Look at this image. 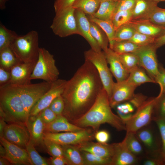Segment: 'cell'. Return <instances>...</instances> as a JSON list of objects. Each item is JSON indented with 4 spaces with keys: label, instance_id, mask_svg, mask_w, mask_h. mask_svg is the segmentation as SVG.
I'll use <instances>...</instances> for the list:
<instances>
[{
    "label": "cell",
    "instance_id": "6125c7cd",
    "mask_svg": "<svg viewBox=\"0 0 165 165\" xmlns=\"http://www.w3.org/2000/svg\"><path fill=\"white\" fill-rule=\"evenodd\" d=\"M100 2H101L103 1H117L118 0H98Z\"/></svg>",
    "mask_w": 165,
    "mask_h": 165
},
{
    "label": "cell",
    "instance_id": "5bb4252c",
    "mask_svg": "<svg viewBox=\"0 0 165 165\" xmlns=\"http://www.w3.org/2000/svg\"><path fill=\"white\" fill-rule=\"evenodd\" d=\"M136 87L127 79L114 82L109 99L112 108L116 106L123 102L131 99L134 95V90Z\"/></svg>",
    "mask_w": 165,
    "mask_h": 165
},
{
    "label": "cell",
    "instance_id": "11a10c76",
    "mask_svg": "<svg viewBox=\"0 0 165 165\" xmlns=\"http://www.w3.org/2000/svg\"><path fill=\"white\" fill-rule=\"evenodd\" d=\"M154 44L157 49L165 45V31L155 38Z\"/></svg>",
    "mask_w": 165,
    "mask_h": 165
},
{
    "label": "cell",
    "instance_id": "9c48e42d",
    "mask_svg": "<svg viewBox=\"0 0 165 165\" xmlns=\"http://www.w3.org/2000/svg\"><path fill=\"white\" fill-rule=\"evenodd\" d=\"M52 83L45 81L23 85H12L16 88L21 99L28 118L33 106L49 89Z\"/></svg>",
    "mask_w": 165,
    "mask_h": 165
},
{
    "label": "cell",
    "instance_id": "d6a6232c",
    "mask_svg": "<svg viewBox=\"0 0 165 165\" xmlns=\"http://www.w3.org/2000/svg\"><path fill=\"white\" fill-rule=\"evenodd\" d=\"M17 34L14 31L7 28L0 24V50L10 46L11 44Z\"/></svg>",
    "mask_w": 165,
    "mask_h": 165
},
{
    "label": "cell",
    "instance_id": "6da1fadb",
    "mask_svg": "<svg viewBox=\"0 0 165 165\" xmlns=\"http://www.w3.org/2000/svg\"><path fill=\"white\" fill-rule=\"evenodd\" d=\"M103 87L96 68L85 60L67 81L61 95L64 105L62 115L71 123L81 117L93 105Z\"/></svg>",
    "mask_w": 165,
    "mask_h": 165
},
{
    "label": "cell",
    "instance_id": "9f6ffc18",
    "mask_svg": "<svg viewBox=\"0 0 165 165\" xmlns=\"http://www.w3.org/2000/svg\"><path fill=\"white\" fill-rule=\"evenodd\" d=\"M163 160L155 159H148L144 161V165H158L163 164Z\"/></svg>",
    "mask_w": 165,
    "mask_h": 165
},
{
    "label": "cell",
    "instance_id": "603a6c76",
    "mask_svg": "<svg viewBox=\"0 0 165 165\" xmlns=\"http://www.w3.org/2000/svg\"><path fill=\"white\" fill-rule=\"evenodd\" d=\"M158 3L154 0H136L131 20L149 19Z\"/></svg>",
    "mask_w": 165,
    "mask_h": 165
},
{
    "label": "cell",
    "instance_id": "f5cc1de1",
    "mask_svg": "<svg viewBox=\"0 0 165 165\" xmlns=\"http://www.w3.org/2000/svg\"><path fill=\"white\" fill-rule=\"evenodd\" d=\"M11 77L10 72L0 67V86L9 84Z\"/></svg>",
    "mask_w": 165,
    "mask_h": 165
},
{
    "label": "cell",
    "instance_id": "7dc6e473",
    "mask_svg": "<svg viewBox=\"0 0 165 165\" xmlns=\"http://www.w3.org/2000/svg\"><path fill=\"white\" fill-rule=\"evenodd\" d=\"M136 2V0H118L114 14L120 11L133 9Z\"/></svg>",
    "mask_w": 165,
    "mask_h": 165
},
{
    "label": "cell",
    "instance_id": "9a60e30c",
    "mask_svg": "<svg viewBox=\"0 0 165 165\" xmlns=\"http://www.w3.org/2000/svg\"><path fill=\"white\" fill-rule=\"evenodd\" d=\"M0 143L6 150L4 157L15 165H32L28 153L25 149L21 148L6 140L0 138Z\"/></svg>",
    "mask_w": 165,
    "mask_h": 165
},
{
    "label": "cell",
    "instance_id": "8fae6325",
    "mask_svg": "<svg viewBox=\"0 0 165 165\" xmlns=\"http://www.w3.org/2000/svg\"><path fill=\"white\" fill-rule=\"evenodd\" d=\"M157 49L153 43L140 46L135 51L132 52L138 57L139 66L145 69L150 77L154 80L159 73Z\"/></svg>",
    "mask_w": 165,
    "mask_h": 165
},
{
    "label": "cell",
    "instance_id": "db71d44e",
    "mask_svg": "<svg viewBox=\"0 0 165 165\" xmlns=\"http://www.w3.org/2000/svg\"><path fill=\"white\" fill-rule=\"evenodd\" d=\"M48 160L50 165H69L68 161L64 156H52Z\"/></svg>",
    "mask_w": 165,
    "mask_h": 165
},
{
    "label": "cell",
    "instance_id": "7a4b0ae2",
    "mask_svg": "<svg viewBox=\"0 0 165 165\" xmlns=\"http://www.w3.org/2000/svg\"><path fill=\"white\" fill-rule=\"evenodd\" d=\"M108 95L102 87L90 109L82 116L71 123L82 128H91L95 131L100 126L107 123L120 131L126 130L124 123L112 111Z\"/></svg>",
    "mask_w": 165,
    "mask_h": 165
},
{
    "label": "cell",
    "instance_id": "d4e9b609",
    "mask_svg": "<svg viewBox=\"0 0 165 165\" xmlns=\"http://www.w3.org/2000/svg\"><path fill=\"white\" fill-rule=\"evenodd\" d=\"M69 165H84L81 151L74 145H61Z\"/></svg>",
    "mask_w": 165,
    "mask_h": 165
},
{
    "label": "cell",
    "instance_id": "94428289",
    "mask_svg": "<svg viewBox=\"0 0 165 165\" xmlns=\"http://www.w3.org/2000/svg\"><path fill=\"white\" fill-rule=\"evenodd\" d=\"M8 0H0V9L2 10L6 8V4Z\"/></svg>",
    "mask_w": 165,
    "mask_h": 165
},
{
    "label": "cell",
    "instance_id": "816d5d0a",
    "mask_svg": "<svg viewBox=\"0 0 165 165\" xmlns=\"http://www.w3.org/2000/svg\"><path fill=\"white\" fill-rule=\"evenodd\" d=\"M110 134L105 130L97 131L94 134V138L97 141L103 144L107 143L110 138Z\"/></svg>",
    "mask_w": 165,
    "mask_h": 165
},
{
    "label": "cell",
    "instance_id": "be15d7a7",
    "mask_svg": "<svg viewBox=\"0 0 165 165\" xmlns=\"http://www.w3.org/2000/svg\"><path fill=\"white\" fill-rule=\"evenodd\" d=\"M155 1L158 2H162V1H165V0H154Z\"/></svg>",
    "mask_w": 165,
    "mask_h": 165
},
{
    "label": "cell",
    "instance_id": "681fc988",
    "mask_svg": "<svg viewBox=\"0 0 165 165\" xmlns=\"http://www.w3.org/2000/svg\"><path fill=\"white\" fill-rule=\"evenodd\" d=\"M156 100L154 109L156 110L157 116L154 117L165 118V94Z\"/></svg>",
    "mask_w": 165,
    "mask_h": 165
},
{
    "label": "cell",
    "instance_id": "74e56055",
    "mask_svg": "<svg viewBox=\"0 0 165 165\" xmlns=\"http://www.w3.org/2000/svg\"><path fill=\"white\" fill-rule=\"evenodd\" d=\"M118 55L122 64L129 73L139 66L138 57L134 53H127Z\"/></svg>",
    "mask_w": 165,
    "mask_h": 165
},
{
    "label": "cell",
    "instance_id": "c3c4849f",
    "mask_svg": "<svg viewBox=\"0 0 165 165\" xmlns=\"http://www.w3.org/2000/svg\"><path fill=\"white\" fill-rule=\"evenodd\" d=\"M39 113L45 124L51 122L57 116L49 107L43 110Z\"/></svg>",
    "mask_w": 165,
    "mask_h": 165
},
{
    "label": "cell",
    "instance_id": "f6af8a7d",
    "mask_svg": "<svg viewBox=\"0 0 165 165\" xmlns=\"http://www.w3.org/2000/svg\"><path fill=\"white\" fill-rule=\"evenodd\" d=\"M155 80L160 87V93L156 97V99H158L165 94V69L161 65H159V73Z\"/></svg>",
    "mask_w": 165,
    "mask_h": 165
},
{
    "label": "cell",
    "instance_id": "cb8c5ba5",
    "mask_svg": "<svg viewBox=\"0 0 165 165\" xmlns=\"http://www.w3.org/2000/svg\"><path fill=\"white\" fill-rule=\"evenodd\" d=\"M84 129L74 125L63 116L61 115L57 116L51 122L45 124V132L52 133L76 132Z\"/></svg>",
    "mask_w": 165,
    "mask_h": 165
},
{
    "label": "cell",
    "instance_id": "2e32d148",
    "mask_svg": "<svg viewBox=\"0 0 165 165\" xmlns=\"http://www.w3.org/2000/svg\"><path fill=\"white\" fill-rule=\"evenodd\" d=\"M112 145L113 153L110 165H132L137 163L136 156L129 149L124 139Z\"/></svg>",
    "mask_w": 165,
    "mask_h": 165
},
{
    "label": "cell",
    "instance_id": "d590c367",
    "mask_svg": "<svg viewBox=\"0 0 165 165\" xmlns=\"http://www.w3.org/2000/svg\"><path fill=\"white\" fill-rule=\"evenodd\" d=\"M140 46L128 40L114 42L111 48L118 54L135 51Z\"/></svg>",
    "mask_w": 165,
    "mask_h": 165
},
{
    "label": "cell",
    "instance_id": "f907efd6",
    "mask_svg": "<svg viewBox=\"0 0 165 165\" xmlns=\"http://www.w3.org/2000/svg\"><path fill=\"white\" fill-rule=\"evenodd\" d=\"M76 0H55L54 8L55 13L69 7L72 6Z\"/></svg>",
    "mask_w": 165,
    "mask_h": 165
},
{
    "label": "cell",
    "instance_id": "83f0119b",
    "mask_svg": "<svg viewBox=\"0 0 165 165\" xmlns=\"http://www.w3.org/2000/svg\"><path fill=\"white\" fill-rule=\"evenodd\" d=\"M90 29L91 35L101 50L105 51L109 43L108 37L105 31L98 24L90 21Z\"/></svg>",
    "mask_w": 165,
    "mask_h": 165
},
{
    "label": "cell",
    "instance_id": "3957f363",
    "mask_svg": "<svg viewBox=\"0 0 165 165\" xmlns=\"http://www.w3.org/2000/svg\"><path fill=\"white\" fill-rule=\"evenodd\" d=\"M0 107L6 115L5 121L27 126L28 119L21 99L10 84L0 86Z\"/></svg>",
    "mask_w": 165,
    "mask_h": 165
},
{
    "label": "cell",
    "instance_id": "8992f818",
    "mask_svg": "<svg viewBox=\"0 0 165 165\" xmlns=\"http://www.w3.org/2000/svg\"><path fill=\"white\" fill-rule=\"evenodd\" d=\"M84 54L85 60L90 62L96 68L109 99L114 82L104 52L96 51L91 48L85 51Z\"/></svg>",
    "mask_w": 165,
    "mask_h": 165
},
{
    "label": "cell",
    "instance_id": "ab89813d",
    "mask_svg": "<svg viewBox=\"0 0 165 165\" xmlns=\"http://www.w3.org/2000/svg\"><path fill=\"white\" fill-rule=\"evenodd\" d=\"M138 139L147 148H152L154 145V140L152 132L147 129H141L135 133Z\"/></svg>",
    "mask_w": 165,
    "mask_h": 165
},
{
    "label": "cell",
    "instance_id": "d6986e66",
    "mask_svg": "<svg viewBox=\"0 0 165 165\" xmlns=\"http://www.w3.org/2000/svg\"><path fill=\"white\" fill-rule=\"evenodd\" d=\"M104 52L111 72L117 82L126 80L130 73L122 64L118 55L109 47Z\"/></svg>",
    "mask_w": 165,
    "mask_h": 165
},
{
    "label": "cell",
    "instance_id": "ffe728a7",
    "mask_svg": "<svg viewBox=\"0 0 165 165\" xmlns=\"http://www.w3.org/2000/svg\"><path fill=\"white\" fill-rule=\"evenodd\" d=\"M30 140L35 146L44 145L45 124L39 113L36 116H30L27 123Z\"/></svg>",
    "mask_w": 165,
    "mask_h": 165
},
{
    "label": "cell",
    "instance_id": "8d00e7d4",
    "mask_svg": "<svg viewBox=\"0 0 165 165\" xmlns=\"http://www.w3.org/2000/svg\"><path fill=\"white\" fill-rule=\"evenodd\" d=\"M124 139L128 148L134 155H138L142 152V147L135 133L127 132Z\"/></svg>",
    "mask_w": 165,
    "mask_h": 165
},
{
    "label": "cell",
    "instance_id": "ac0fdd59",
    "mask_svg": "<svg viewBox=\"0 0 165 165\" xmlns=\"http://www.w3.org/2000/svg\"><path fill=\"white\" fill-rule=\"evenodd\" d=\"M75 16L78 35L86 39L93 50L97 52L101 51V48L91 35L90 21L86 15L80 10L75 9Z\"/></svg>",
    "mask_w": 165,
    "mask_h": 165
},
{
    "label": "cell",
    "instance_id": "836d02e7",
    "mask_svg": "<svg viewBox=\"0 0 165 165\" xmlns=\"http://www.w3.org/2000/svg\"><path fill=\"white\" fill-rule=\"evenodd\" d=\"M26 149L32 165H49L48 160H46L38 153L35 148V146L30 140L27 145Z\"/></svg>",
    "mask_w": 165,
    "mask_h": 165
},
{
    "label": "cell",
    "instance_id": "52a82bcc",
    "mask_svg": "<svg viewBox=\"0 0 165 165\" xmlns=\"http://www.w3.org/2000/svg\"><path fill=\"white\" fill-rule=\"evenodd\" d=\"M75 11L72 6L55 13L50 26L55 35L62 38L78 35Z\"/></svg>",
    "mask_w": 165,
    "mask_h": 165
},
{
    "label": "cell",
    "instance_id": "4dcf8cb0",
    "mask_svg": "<svg viewBox=\"0 0 165 165\" xmlns=\"http://www.w3.org/2000/svg\"><path fill=\"white\" fill-rule=\"evenodd\" d=\"M89 21L99 26L107 35L109 41V48H111L115 41L114 38L116 30L112 21L104 20L97 19L92 15H86Z\"/></svg>",
    "mask_w": 165,
    "mask_h": 165
},
{
    "label": "cell",
    "instance_id": "1f68e13d",
    "mask_svg": "<svg viewBox=\"0 0 165 165\" xmlns=\"http://www.w3.org/2000/svg\"><path fill=\"white\" fill-rule=\"evenodd\" d=\"M136 31L128 22L127 23L116 30L114 40L116 41L128 40L133 37Z\"/></svg>",
    "mask_w": 165,
    "mask_h": 165
},
{
    "label": "cell",
    "instance_id": "bcb514c9",
    "mask_svg": "<svg viewBox=\"0 0 165 165\" xmlns=\"http://www.w3.org/2000/svg\"><path fill=\"white\" fill-rule=\"evenodd\" d=\"M64 102L61 95L54 99L48 107L57 116L62 115L64 108Z\"/></svg>",
    "mask_w": 165,
    "mask_h": 165
},
{
    "label": "cell",
    "instance_id": "44dd1931",
    "mask_svg": "<svg viewBox=\"0 0 165 165\" xmlns=\"http://www.w3.org/2000/svg\"><path fill=\"white\" fill-rule=\"evenodd\" d=\"M74 145L80 151L88 152L101 157L111 159L113 155L112 144H103L90 141Z\"/></svg>",
    "mask_w": 165,
    "mask_h": 165
},
{
    "label": "cell",
    "instance_id": "f35d334b",
    "mask_svg": "<svg viewBox=\"0 0 165 165\" xmlns=\"http://www.w3.org/2000/svg\"><path fill=\"white\" fill-rule=\"evenodd\" d=\"M133 10L120 11L113 15L111 20L116 30L132 20Z\"/></svg>",
    "mask_w": 165,
    "mask_h": 165
},
{
    "label": "cell",
    "instance_id": "277c9868",
    "mask_svg": "<svg viewBox=\"0 0 165 165\" xmlns=\"http://www.w3.org/2000/svg\"><path fill=\"white\" fill-rule=\"evenodd\" d=\"M10 47L21 62L37 61L40 48L38 32L32 30L24 35H18L12 42Z\"/></svg>",
    "mask_w": 165,
    "mask_h": 165
},
{
    "label": "cell",
    "instance_id": "e575fe53",
    "mask_svg": "<svg viewBox=\"0 0 165 165\" xmlns=\"http://www.w3.org/2000/svg\"><path fill=\"white\" fill-rule=\"evenodd\" d=\"M84 165H110L111 159L97 156L88 152L80 151Z\"/></svg>",
    "mask_w": 165,
    "mask_h": 165
},
{
    "label": "cell",
    "instance_id": "b9f144b4",
    "mask_svg": "<svg viewBox=\"0 0 165 165\" xmlns=\"http://www.w3.org/2000/svg\"><path fill=\"white\" fill-rule=\"evenodd\" d=\"M44 143L48 152L52 156H64L61 145L45 138H44Z\"/></svg>",
    "mask_w": 165,
    "mask_h": 165
},
{
    "label": "cell",
    "instance_id": "7402d4cb",
    "mask_svg": "<svg viewBox=\"0 0 165 165\" xmlns=\"http://www.w3.org/2000/svg\"><path fill=\"white\" fill-rule=\"evenodd\" d=\"M128 22L136 31L155 38L160 36L165 31V27L156 25L149 19L131 20Z\"/></svg>",
    "mask_w": 165,
    "mask_h": 165
},
{
    "label": "cell",
    "instance_id": "4316f807",
    "mask_svg": "<svg viewBox=\"0 0 165 165\" xmlns=\"http://www.w3.org/2000/svg\"><path fill=\"white\" fill-rule=\"evenodd\" d=\"M20 62L10 46L0 50V67L5 70L10 72L13 67Z\"/></svg>",
    "mask_w": 165,
    "mask_h": 165
},
{
    "label": "cell",
    "instance_id": "484cf974",
    "mask_svg": "<svg viewBox=\"0 0 165 165\" xmlns=\"http://www.w3.org/2000/svg\"><path fill=\"white\" fill-rule=\"evenodd\" d=\"M117 1H108L101 2L98 10L92 16L101 20L112 21Z\"/></svg>",
    "mask_w": 165,
    "mask_h": 165
},
{
    "label": "cell",
    "instance_id": "680465c9",
    "mask_svg": "<svg viewBox=\"0 0 165 165\" xmlns=\"http://www.w3.org/2000/svg\"><path fill=\"white\" fill-rule=\"evenodd\" d=\"M12 165L9 161L7 159L0 157V165Z\"/></svg>",
    "mask_w": 165,
    "mask_h": 165
},
{
    "label": "cell",
    "instance_id": "7c38bea8",
    "mask_svg": "<svg viewBox=\"0 0 165 165\" xmlns=\"http://www.w3.org/2000/svg\"><path fill=\"white\" fill-rule=\"evenodd\" d=\"M3 137L10 142L25 149L31 139L27 126L16 123L6 125L4 130Z\"/></svg>",
    "mask_w": 165,
    "mask_h": 165
},
{
    "label": "cell",
    "instance_id": "4fadbf2b",
    "mask_svg": "<svg viewBox=\"0 0 165 165\" xmlns=\"http://www.w3.org/2000/svg\"><path fill=\"white\" fill-rule=\"evenodd\" d=\"M67 81L58 79L53 82L49 89L43 95L33 106L30 112V116H36L42 111L48 107L53 100L61 95Z\"/></svg>",
    "mask_w": 165,
    "mask_h": 165
},
{
    "label": "cell",
    "instance_id": "f546056e",
    "mask_svg": "<svg viewBox=\"0 0 165 165\" xmlns=\"http://www.w3.org/2000/svg\"><path fill=\"white\" fill-rule=\"evenodd\" d=\"M100 3L98 0H76L72 7L82 11L86 15H93L98 10Z\"/></svg>",
    "mask_w": 165,
    "mask_h": 165
},
{
    "label": "cell",
    "instance_id": "7bdbcfd3",
    "mask_svg": "<svg viewBox=\"0 0 165 165\" xmlns=\"http://www.w3.org/2000/svg\"><path fill=\"white\" fill-rule=\"evenodd\" d=\"M149 20L156 25L165 27V9L157 6Z\"/></svg>",
    "mask_w": 165,
    "mask_h": 165
},
{
    "label": "cell",
    "instance_id": "30bf717a",
    "mask_svg": "<svg viewBox=\"0 0 165 165\" xmlns=\"http://www.w3.org/2000/svg\"><path fill=\"white\" fill-rule=\"evenodd\" d=\"M95 131L91 128L76 132L52 133L45 132L44 138L61 145H75L92 141L95 139Z\"/></svg>",
    "mask_w": 165,
    "mask_h": 165
},
{
    "label": "cell",
    "instance_id": "6f0895ef",
    "mask_svg": "<svg viewBox=\"0 0 165 165\" xmlns=\"http://www.w3.org/2000/svg\"><path fill=\"white\" fill-rule=\"evenodd\" d=\"M5 121L0 119V138L3 137V133L4 129L6 125Z\"/></svg>",
    "mask_w": 165,
    "mask_h": 165
},
{
    "label": "cell",
    "instance_id": "ba28073f",
    "mask_svg": "<svg viewBox=\"0 0 165 165\" xmlns=\"http://www.w3.org/2000/svg\"><path fill=\"white\" fill-rule=\"evenodd\" d=\"M156 97L145 100L137 108L135 113L124 121L127 132L135 133L149 124L156 103Z\"/></svg>",
    "mask_w": 165,
    "mask_h": 165
},
{
    "label": "cell",
    "instance_id": "e0dca14e",
    "mask_svg": "<svg viewBox=\"0 0 165 165\" xmlns=\"http://www.w3.org/2000/svg\"><path fill=\"white\" fill-rule=\"evenodd\" d=\"M36 62H20L13 67L10 71L9 84L15 85L31 84L30 77Z\"/></svg>",
    "mask_w": 165,
    "mask_h": 165
},
{
    "label": "cell",
    "instance_id": "60d3db41",
    "mask_svg": "<svg viewBox=\"0 0 165 165\" xmlns=\"http://www.w3.org/2000/svg\"><path fill=\"white\" fill-rule=\"evenodd\" d=\"M155 39L154 37L136 31L133 37L128 41L141 46L154 43Z\"/></svg>",
    "mask_w": 165,
    "mask_h": 165
},
{
    "label": "cell",
    "instance_id": "ee69618b",
    "mask_svg": "<svg viewBox=\"0 0 165 165\" xmlns=\"http://www.w3.org/2000/svg\"><path fill=\"white\" fill-rule=\"evenodd\" d=\"M153 119L160 130L162 143L161 155L162 160L165 161V118L154 117Z\"/></svg>",
    "mask_w": 165,
    "mask_h": 165
},
{
    "label": "cell",
    "instance_id": "5b68a950",
    "mask_svg": "<svg viewBox=\"0 0 165 165\" xmlns=\"http://www.w3.org/2000/svg\"><path fill=\"white\" fill-rule=\"evenodd\" d=\"M59 70L53 56L44 48H39L37 61L30 79H40L52 83L58 79Z\"/></svg>",
    "mask_w": 165,
    "mask_h": 165
},
{
    "label": "cell",
    "instance_id": "91938a15",
    "mask_svg": "<svg viewBox=\"0 0 165 165\" xmlns=\"http://www.w3.org/2000/svg\"><path fill=\"white\" fill-rule=\"evenodd\" d=\"M6 150L4 147L1 144L0 145V156L4 157L6 154Z\"/></svg>",
    "mask_w": 165,
    "mask_h": 165
},
{
    "label": "cell",
    "instance_id": "f1b7e54d",
    "mask_svg": "<svg viewBox=\"0 0 165 165\" xmlns=\"http://www.w3.org/2000/svg\"><path fill=\"white\" fill-rule=\"evenodd\" d=\"M127 79L137 87L145 83H156L155 81L148 76L145 71L139 66L130 72L129 76Z\"/></svg>",
    "mask_w": 165,
    "mask_h": 165
}]
</instances>
